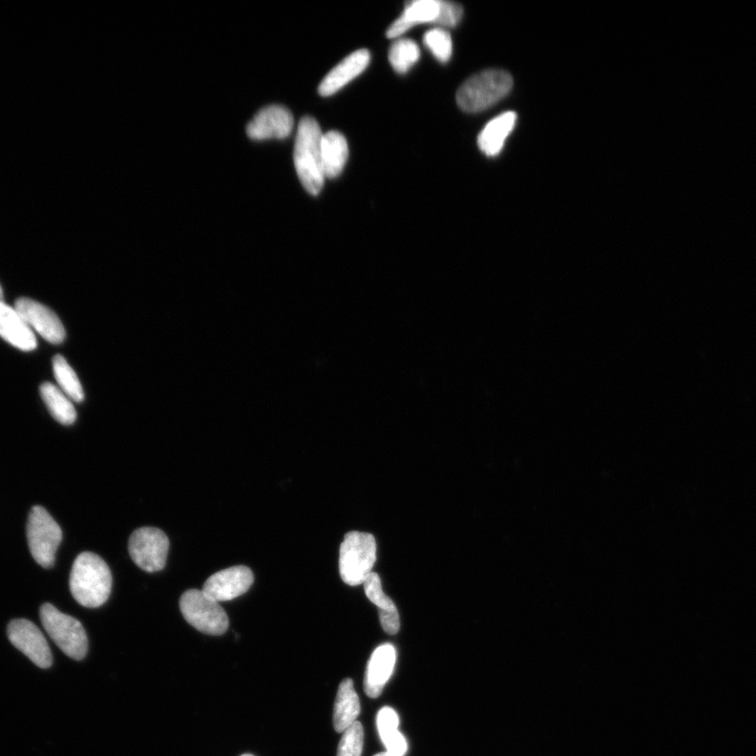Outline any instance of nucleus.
Masks as SVG:
<instances>
[{
  "label": "nucleus",
  "instance_id": "nucleus-1",
  "mask_svg": "<svg viewBox=\"0 0 756 756\" xmlns=\"http://www.w3.org/2000/svg\"><path fill=\"white\" fill-rule=\"evenodd\" d=\"M113 577L109 565L98 555L81 553L70 576L74 599L82 606L97 608L107 602L112 592Z\"/></svg>",
  "mask_w": 756,
  "mask_h": 756
},
{
  "label": "nucleus",
  "instance_id": "nucleus-2",
  "mask_svg": "<svg viewBox=\"0 0 756 756\" xmlns=\"http://www.w3.org/2000/svg\"><path fill=\"white\" fill-rule=\"evenodd\" d=\"M323 135L317 120L304 117L300 121L294 145V165L298 176L306 191L313 196L321 193L325 180L322 163Z\"/></svg>",
  "mask_w": 756,
  "mask_h": 756
},
{
  "label": "nucleus",
  "instance_id": "nucleus-3",
  "mask_svg": "<svg viewBox=\"0 0 756 756\" xmlns=\"http://www.w3.org/2000/svg\"><path fill=\"white\" fill-rule=\"evenodd\" d=\"M513 84V77L506 71L480 72L462 84L457 92V103L468 113L488 110L510 94Z\"/></svg>",
  "mask_w": 756,
  "mask_h": 756
},
{
  "label": "nucleus",
  "instance_id": "nucleus-4",
  "mask_svg": "<svg viewBox=\"0 0 756 756\" xmlns=\"http://www.w3.org/2000/svg\"><path fill=\"white\" fill-rule=\"evenodd\" d=\"M377 546L373 535L362 532L348 533L340 549V574L350 586H359L372 573L376 562Z\"/></svg>",
  "mask_w": 756,
  "mask_h": 756
},
{
  "label": "nucleus",
  "instance_id": "nucleus-5",
  "mask_svg": "<svg viewBox=\"0 0 756 756\" xmlns=\"http://www.w3.org/2000/svg\"><path fill=\"white\" fill-rule=\"evenodd\" d=\"M40 619L51 639L63 653L77 661L86 658L89 649L88 636L78 620L59 612L49 603L41 606Z\"/></svg>",
  "mask_w": 756,
  "mask_h": 756
},
{
  "label": "nucleus",
  "instance_id": "nucleus-6",
  "mask_svg": "<svg viewBox=\"0 0 756 756\" xmlns=\"http://www.w3.org/2000/svg\"><path fill=\"white\" fill-rule=\"evenodd\" d=\"M180 609L184 619L199 632L210 636L226 633L229 620L220 602L208 596L203 590H189L180 599Z\"/></svg>",
  "mask_w": 756,
  "mask_h": 756
},
{
  "label": "nucleus",
  "instance_id": "nucleus-7",
  "mask_svg": "<svg viewBox=\"0 0 756 756\" xmlns=\"http://www.w3.org/2000/svg\"><path fill=\"white\" fill-rule=\"evenodd\" d=\"M27 535L32 557L39 565L50 569L62 540L58 523L46 509L34 507L29 515Z\"/></svg>",
  "mask_w": 756,
  "mask_h": 756
},
{
  "label": "nucleus",
  "instance_id": "nucleus-8",
  "mask_svg": "<svg viewBox=\"0 0 756 756\" xmlns=\"http://www.w3.org/2000/svg\"><path fill=\"white\" fill-rule=\"evenodd\" d=\"M170 540L156 528H141L130 537L129 552L132 560L141 570L156 573L164 569Z\"/></svg>",
  "mask_w": 756,
  "mask_h": 756
},
{
  "label": "nucleus",
  "instance_id": "nucleus-9",
  "mask_svg": "<svg viewBox=\"0 0 756 756\" xmlns=\"http://www.w3.org/2000/svg\"><path fill=\"white\" fill-rule=\"evenodd\" d=\"M11 643L40 668L52 666L50 646L41 630L26 619L13 620L8 626Z\"/></svg>",
  "mask_w": 756,
  "mask_h": 756
},
{
  "label": "nucleus",
  "instance_id": "nucleus-10",
  "mask_svg": "<svg viewBox=\"0 0 756 756\" xmlns=\"http://www.w3.org/2000/svg\"><path fill=\"white\" fill-rule=\"evenodd\" d=\"M15 309L32 330L47 342L59 345L66 339V329L53 310L34 300L21 298L15 302Z\"/></svg>",
  "mask_w": 756,
  "mask_h": 756
},
{
  "label": "nucleus",
  "instance_id": "nucleus-11",
  "mask_svg": "<svg viewBox=\"0 0 756 756\" xmlns=\"http://www.w3.org/2000/svg\"><path fill=\"white\" fill-rule=\"evenodd\" d=\"M255 576L244 565L229 567L209 577L203 591L218 602L234 600L249 591Z\"/></svg>",
  "mask_w": 756,
  "mask_h": 756
},
{
  "label": "nucleus",
  "instance_id": "nucleus-12",
  "mask_svg": "<svg viewBox=\"0 0 756 756\" xmlns=\"http://www.w3.org/2000/svg\"><path fill=\"white\" fill-rule=\"evenodd\" d=\"M293 117L281 105H270L261 110L246 128L249 138L254 140L285 139L293 130Z\"/></svg>",
  "mask_w": 756,
  "mask_h": 756
},
{
  "label": "nucleus",
  "instance_id": "nucleus-13",
  "mask_svg": "<svg viewBox=\"0 0 756 756\" xmlns=\"http://www.w3.org/2000/svg\"><path fill=\"white\" fill-rule=\"evenodd\" d=\"M396 659V649L390 643L378 646L374 650L367 665L364 681V689L368 697L372 699L381 697L393 675Z\"/></svg>",
  "mask_w": 756,
  "mask_h": 756
},
{
  "label": "nucleus",
  "instance_id": "nucleus-14",
  "mask_svg": "<svg viewBox=\"0 0 756 756\" xmlns=\"http://www.w3.org/2000/svg\"><path fill=\"white\" fill-rule=\"evenodd\" d=\"M0 338L21 351H33L37 347L34 331L20 313L6 303H0Z\"/></svg>",
  "mask_w": 756,
  "mask_h": 756
},
{
  "label": "nucleus",
  "instance_id": "nucleus-15",
  "mask_svg": "<svg viewBox=\"0 0 756 756\" xmlns=\"http://www.w3.org/2000/svg\"><path fill=\"white\" fill-rule=\"evenodd\" d=\"M370 53L359 50L346 57L321 82L319 92L328 97L338 93L357 76L361 75L369 66Z\"/></svg>",
  "mask_w": 756,
  "mask_h": 756
},
{
  "label": "nucleus",
  "instance_id": "nucleus-16",
  "mask_svg": "<svg viewBox=\"0 0 756 756\" xmlns=\"http://www.w3.org/2000/svg\"><path fill=\"white\" fill-rule=\"evenodd\" d=\"M440 0H414L406 5L401 17L387 31L388 38H396L411 28L422 24H434L438 18Z\"/></svg>",
  "mask_w": 756,
  "mask_h": 756
},
{
  "label": "nucleus",
  "instance_id": "nucleus-17",
  "mask_svg": "<svg viewBox=\"0 0 756 756\" xmlns=\"http://www.w3.org/2000/svg\"><path fill=\"white\" fill-rule=\"evenodd\" d=\"M517 121L514 112L503 113L491 120L478 137L480 150L489 157H495L503 149L508 137L513 132Z\"/></svg>",
  "mask_w": 756,
  "mask_h": 756
},
{
  "label": "nucleus",
  "instance_id": "nucleus-18",
  "mask_svg": "<svg viewBox=\"0 0 756 756\" xmlns=\"http://www.w3.org/2000/svg\"><path fill=\"white\" fill-rule=\"evenodd\" d=\"M361 713V701L357 695L354 683L351 679L342 681L336 696L333 710V726L338 732L343 733L356 722Z\"/></svg>",
  "mask_w": 756,
  "mask_h": 756
},
{
  "label": "nucleus",
  "instance_id": "nucleus-19",
  "mask_svg": "<svg viewBox=\"0 0 756 756\" xmlns=\"http://www.w3.org/2000/svg\"><path fill=\"white\" fill-rule=\"evenodd\" d=\"M349 147L344 135L329 132L322 139V163L325 178L339 177L347 163Z\"/></svg>",
  "mask_w": 756,
  "mask_h": 756
},
{
  "label": "nucleus",
  "instance_id": "nucleus-20",
  "mask_svg": "<svg viewBox=\"0 0 756 756\" xmlns=\"http://www.w3.org/2000/svg\"><path fill=\"white\" fill-rule=\"evenodd\" d=\"M376 726L378 734L387 752L403 755L408 751V743L404 734L399 731V717L391 707H384L377 713Z\"/></svg>",
  "mask_w": 756,
  "mask_h": 756
},
{
  "label": "nucleus",
  "instance_id": "nucleus-21",
  "mask_svg": "<svg viewBox=\"0 0 756 756\" xmlns=\"http://www.w3.org/2000/svg\"><path fill=\"white\" fill-rule=\"evenodd\" d=\"M40 393L50 413L58 423L71 426L76 422L77 413L73 401L59 387L45 383L41 385Z\"/></svg>",
  "mask_w": 756,
  "mask_h": 756
},
{
  "label": "nucleus",
  "instance_id": "nucleus-22",
  "mask_svg": "<svg viewBox=\"0 0 756 756\" xmlns=\"http://www.w3.org/2000/svg\"><path fill=\"white\" fill-rule=\"evenodd\" d=\"M53 370L59 389L70 397L73 402L81 403L84 399L81 383L65 357L61 355L54 357Z\"/></svg>",
  "mask_w": 756,
  "mask_h": 756
},
{
  "label": "nucleus",
  "instance_id": "nucleus-23",
  "mask_svg": "<svg viewBox=\"0 0 756 756\" xmlns=\"http://www.w3.org/2000/svg\"><path fill=\"white\" fill-rule=\"evenodd\" d=\"M419 57V48L416 42L410 39L395 41L389 52L391 66L398 74H406Z\"/></svg>",
  "mask_w": 756,
  "mask_h": 756
},
{
  "label": "nucleus",
  "instance_id": "nucleus-24",
  "mask_svg": "<svg viewBox=\"0 0 756 756\" xmlns=\"http://www.w3.org/2000/svg\"><path fill=\"white\" fill-rule=\"evenodd\" d=\"M426 47L443 63L450 60L453 52V42L448 31L441 28L432 29L424 37Z\"/></svg>",
  "mask_w": 756,
  "mask_h": 756
},
{
  "label": "nucleus",
  "instance_id": "nucleus-25",
  "mask_svg": "<svg viewBox=\"0 0 756 756\" xmlns=\"http://www.w3.org/2000/svg\"><path fill=\"white\" fill-rule=\"evenodd\" d=\"M363 584L367 598L380 609V613L398 612L395 603L384 593L380 576L372 572Z\"/></svg>",
  "mask_w": 756,
  "mask_h": 756
},
{
  "label": "nucleus",
  "instance_id": "nucleus-26",
  "mask_svg": "<svg viewBox=\"0 0 756 756\" xmlns=\"http://www.w3.org/2000/svg\"><path fill=\"white\" fill-rule=\"evenodd\" d=\"M363 747L364 727L362 723L356 721L343 732L336 756H362Z\"/></svg>",
  "mask_w": 756,
  "mask_h": 756
},
{
  "label": "nucleus",
  "instance_id": "nucleus-27",
  "mask_svg": "<svg viewBox=\"0 0 756 756\" xmlns=\"http://www.w3.org/2000/svg\"><path fill=\"white\" fill-rule=\"evenodd\" d=\"M462 15H464V8L460 5L440 0L439 14L435 25L441 28L456 27L460 23Z\"/></svg>",
  "mask_w": 756,
  "mask_h": 756
},
{
  "label": "nucleus",
  "instance_id": "nucleus-28",
  "mask_svg": "<svg viewBox=\"0 0 756 756\" xmlns=\"http://www.w3.org/2000/svg\"><path fill=\"white\" fill-rule=\"evenodd\" d=\"M374 756H403V755H397V754H393V753L385 751L382 753L375 754Z\"/></svg>",
  "mask_w": 756,
  "mask_h": 756
},
{
  "label": "nucleus",
  "instance_id": "nucleus-29",
  "mask_svg": "<svg viewBox=\"0 0 756 756\" xmlns=\"http://www.w3.org/2000/svg\"><path fill=\"white\" fill-rule=\"evenodd\" d=\"M4 302V291L2 285H0V303Z\"/></svg>",
  "mask_w": 756,
  "mask_h": 756
},
{
  "label": "nucleus",
  "instance_id": "nucleus-30",
  "mask_svg": "<svg viewBox=\"0 0 756 756\" xmlns=\"http://www.w3.org/2000/svg\"><path fill=\"white\" fill-rule=\"evenodd\" d=\"M241 756H255V755H252V754H243Z\"/></svg>",
  "mask_w": 756,
  "mask_h": 756
}]
</instances>
